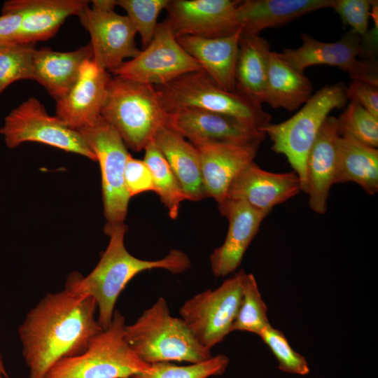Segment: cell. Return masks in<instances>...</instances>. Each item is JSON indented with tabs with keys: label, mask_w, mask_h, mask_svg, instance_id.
Returning <instances> with one entry per match:
<instances>
[{
	"label": "cell",
	"mask_w": 378,
	"mask_h": 378,
	"mask_svg": "<svg viewBox=\"0 0 378 378\" xmlns=\"http://www.w3.org/2000/svg\"><path fill=\"white\" fill-rule=\"evenodd\" d=\"M115 6V0H93L91 8L101 11H113Z\"/></svg>",
	"instance_id": "40"
},
{
	"label": "cell",
	"mask_w": 378,
	"mask_h": 378,
	"mask_svg": "<svg viewBox=\"0 0 378 378\" xmlns=\"http://www.w3.org/2000/svg\"><path fill=\"white\" fill-rule=\"evenodd\" d=\"M127 226L124 223L106 224L104 233L109 237L106 249L98 264L86 276L78 272L69 274L65 288L92 297L98 309V322L103 330L110 325L116 301L126 285L146 270L164 269L180 274L190 268L191 262L183 251L172 249L164 258L146 260L131 255L124 244Z\"/></svg>",
	"instance_id": "2"
},
{
	"label": "cell",
	"mask_w": 378,
	"mask_h": 378,
	"mask_svg": "<svg viewBox=\"0 0 378 378\" xmlns=\"http://www.w3.org/2000/svg\"><path fill=\"white\" fill-rule=\"evenodd\" d=\"M125 183L130 197L154 190L151 172L144 160L129 155L125 169Z\"/></svg>",
	"instance_id": "37"
},
{
	"label": "cell",
	"mask_w": 378,
	"mask_h": 378,
	"mask_svg": "<svg viewBox=\"0 0 378 378\" xmlns=\"http://www.w3.org/2000/svg\"><path fill=\"white\" fill-rule=\"evenodd\" d=\"M241 1L169 0L165 10L176 38H218L241 29L237 7Z\"/></svg>",
	"instance_id": "14"
},
{
	"label": "cell",
	"mask_w": 378,
	"mask_h": 378,
	"mask_svg": "<svg viewBox=\"0 0 378 378\" xmlns=\"http://www.w3.org/2000/svg\"><path fill=\"white\" fill-rule=\"evenodd\" d=\"M155 87L169 113L197 108L232 117L259 130L271 120L270 114L261 104L237 90L223 89L204 70L188 73Z\"/></svg>",
	"instance_id": "6"
},
{
	"label": "cell",
	"mask_w": 378,
	"mask_h": 378,
	"mask_svg": "<svg viewBox=\"0 0 378 378\" xmlns=\"http://www.w3.org/2000/svg\"><path fill=\"white\" fill-rule=\"evenodd\" d=\"M246 273L240 270L217 288L196 294L181 307V318L204 347L211 350L232 332L242 298Z\"/></svg>",
	"instance_id": "8"
},
{
	"label": "cell",
	"mask_w": 378,
	"mask_h": 378,
	"mask_svg": "<svg viewBox=\"0 0 378 378\" xmlns=\"http://www.w3.org/2000/svg\"><path fill=\"white\" fill-rule=\"evenodd\" d=\"M78 17L90 34L92 59L109 73L140 52L135 42L137 32L127 15L98 10L88 5Z\"/></svg>",
	"instance_id": "13"
},
{
	"label": "cell",
	"mask_w": 378,
	"mask_h": 378,
	"mask_svg": "<svg viewBox=\"0 0 378 378\" xmlns=\"http://www.w3.org/2000/svg\"><path fill=\"white\" fill-rule=\"evenodd\" d=\"M167 127L194 146L214 142L261 144L266 136L263 132L236 118L197 108L170 113Z\"/></svg>",
	"instance_id": "15"
},
{
	"label": "cell",
	"mask_w": 378,
	"mask_h": 378,
	"mask_svg": "<svg viewBox=\"0 0 378 378\" xmlns=\"http://www.w3.org/2000/svg\"><path fill=\"white\" fill-rule=\"evenodd\" d=\"M144 161L149 167L153 180L154 190L168 210L172 219L178 216L181 204L187 200L183 190L166 159L155 144L150 142L144 148Z\"/></svg>",
	"instance_id": "29"
},
{
	"label": "cell",
	"mask_w": 378,
	"mask_h": 378,
	"mask_svg": "<svg viewBox=\"0 0 378 378\" xmlns=\"http://www.w3.org/2000/svg\"><path fill=\"white\" fill-rule=\"evenodd\" d=\"M31 43H15L0 48V96L11 83L34 80Z\"/></svg>",
	"instance_id": "33"
},
{
	"label": "cell",
	"mask_w": 378,
	"mask_h": 378,
	"mask_svg": "<svg viewBox=\"0 0 378 378\" xmlns=\"http://www.w3.org/2000/svg\"><path fill=\"white\" fill-rule=\"evenodd\" d=\"M348 182L358 184L370 195L377 193L378 150L340 136L334 184Z\"/></svg>",
	"instance_id": "28"
},
{
	"label": "cell",
	"mask_w": 378,
	"mask_h": 378,
	"mask_svg": "<svg viewBox=\"0 0 378 378\" xmlns=\"http://www.w3.org/2000/svg\"><path fill=\"white\" fill-rule=\"evenodd\" d=\"M295 172L275 173L261 169L254 161L235 176L226 198L243 201L266 214L301 191Z\"/></svg>",
	"instance_id": "18"
},
{
	"label": "cell",
	"mask_w": 378,
	"mask_h": 378,
	"mask_svg": "<svg viewBox=\"0 0 378 378\" xmlns=\"http://www.w3.org/2000/svg\"><path fill=\"white\" fill-rule=\"evenodd\" d=\"M125 318L115 311L108 327L76 356L57 363L45 378H132L149 372L151 365L141 360L125 339Z\"/></svg>",
	"instance_id": "7"
},
{
	"label": "cell",
	"mask_w": 378,
	"mask_h": 378,
	"mask_svg": "<svg viewBox=\"0 0 378 378\" xmlns=\"http://www.w3.org/2000/svg\"><path fill=\"white\" fill-rule=\"evenodd\" d=\"M229 363L230 359L225 354H218L202 362L187 365L159 362L151 364L150 372L132 378H208L223 374Z\"/></svg>",
	"instance_id": "32"
},
{
	"label": "cell",
	"mask_w": 378,
	"mask_h": 378,
	"mask_svg": "<svg viewBox=\"0 0 378 378\" xmlns=\"http://www.w3.org/2000/svg\"><path fill=\"white\" fill-rule=\"evenodd\" d=\"M218 208L220 214L227 219L229 225L224 242L213 251L209 260L213 274L223 277L240 265L267 214L243 201L230 198L218 203Z\"/></svg>",
	"instance_id": "17"
},
{
	"label": "cell",
	"mask_w": 378,
	"mask_h": 378,
	"mask_svg": "<svg viewBox=\"0 0 378 378\" xmlns=\"http://www.w3.org/2000/svg\"><path fill=\"white\" fill-rule=\"evenodd\" d=\"M241 35V29L228 36L218 38L183 36L176 39L212 80L227 91H234Z\"/></svg>",
	"instance_id": "22"
},
{
	"label": "cell",
	"mask_w": 378,
	"mask_h": 378,
	"mask_svg": "<svg viewBox=\"0 0 378 378\" xmlns=\"http://www.w3.org/2000/svg\"><path fill=\"white\" fill-rule=\"evenodd\" d=\"M337 118L328 116L321 125L310 149L306 162L309 205L312 211L324 214L331 186L334 184L337 168Z\"/></svg>",
	"instance_id": "21"
},
{
	"label": "cell",
	"mask_w": 378,
	"mask_h": 378,
	"mask_svg": "<svg viewBox=\"0 0 378 378\" xmlns=\"http://www.w3.org/2000/svg\"><path fill=\"white\" fill-rule=\"evenodd\" d=\"M21 15L17 11L1 13L0 15V48L17 43Z\"/></svg>",
	"instance_id": "39"
},
{
	"label": "cell",
	"mask_w": 378,
	"mask_h": 378,
	"mask_svg": "<svg viewBox=\"0 0 378 378\" xmlns=\"http://www.w3.org/2000/svg\"><path fill=\"white\" fill-rule=\"evenodd\" d=\"M125 339L136 356L148 364L159 362L197 363L211 358L181 318L171 316L162 297L132 324L125 326Z\"/></svg>",
	"instance_id": "4"
},
{
	"label": "cell",
	"mask_w": 378,
	"mask_h": 378,
	"mask_svg": "<svg viewBox=\"0 0 378 378\" xmlns=\"http://www.w3.org/2000/svg\"><path fill=\"white\" fill-rule=\"evenodd\" d=\"M169 0H117L141 39L142 49L151 41L158 26V18Z\"/></svg>",
	"instance_id": "34"
},
{
	"label": "cell",
	"mask_w": 378,
	"mask_h": 378,
	"mask_svg": "<svg viewBox=\"0 0 378 378\" xmlns=\"http://www.w3.org/2000/svg\"><path fill=\"white\" fill-rule=\"evenodd\" d=\"M300 36L302 43L299 48L279 52L295 70L303 72L306 68L315 65L337 66L348 73L352 80L378 85L377 63L358 59L365 54L361 37L351 30L334 42L318 41L304 32Z\"/></svg>",
	"instance_id": "12"
},
{
	"label": "cell",
	"mask_w": 378,
	"mask_h": 378,
	"mask_svg": "<svg viewBox=\"0 0 378 378\" xmlns=\"http://www.w3.org/2000/svg\"><path fill=\"white\" fill-rule=\"evenodd\" d=\"M97 304L88 295L66 288L48 293L18 328L29 378H45L61 360L84 352L102 330Z\"/></svg>",
	"instance_id": "1"
},
{
	"label": "cell",
	"mask_w": 378,
	"mask_h": 378,
	"mask_svg": "<svg viewBox=\"0 0 378 378\" xmlns=\"http://www.w3.org/2000/svg\"><path fill=\"white\" fill-rule=\"evenodd\" d=\"M101 116L122 138L127 148L139 152L156 133L167 127L170 113L154 85L112 76Z\"/></svg>",
	"instance_id": "3"
},
{
	"label": "cell",
	"mask_w": 378,
	"mask_h": 378,
	"mask_svg": "<svg viewBox=\"0 0 378 378\" xmlns=\"http://www.w3.org/2000/svg\"><path fill=\"white\" fill-rule=\"evenodd\" d=\"M346 88L342 82L326 85L312 94L293 116L278 124L270 122L260 130L270 136L272 150L286 158L299 176L301 190L305 193L308 154L330 112L346 104Z\"/></svg>",
	"instance_id": "5"
},
{
	"label": "cell",
	"mask_w": 378,
	"mask_h": 378,
	"mask_svg": "<svg viewBox=\"0 0 378 378\" xmlns=\"http://www.w3.org/2000/svg\"><path fill=\"white\" fill-rule=\"evenodd\" d=\"M200 70H203L201 65L178 42L167 18L158 24L148 46L135 57L123 62L112 74L125 80L158 86Z\"/></svg>",
	"instance_id": "11"
},
{
	"label": "cell",
	"mask_w": 378,
	"mask_h": 378,
	"mask_svg": "<svg viewBox=\"0 0 378 378\" xmlns=\"http://www.w3.org/2000/svg\"><path fill=\"white\" fill-rule=\"evenodd\" d=\"M374 2L371 0H335L332 8L344 24L351 27L352 31L364 37L369 31V20Z\"/></svg>",
	"instance_id": "36"
},
{
	"label": "cell",
	"mask_w": 378,
	"mask_h": 378,
	"mask_svg": "<svg viewBox=\"0 0 378 378\" xmlns=\"http://www.w3.org/2000/svg\"><path fill=\"white\" fill-rule=\"evenodd\" d=\"M8 148L13 149L28 141L49 145L97 161L81 134L58 117L50 115L43 104L29 97L13 109L0 129Z\"/></svg>",
	"instance_id": "10"
},
{
	"label": "cell",
	"mask_w": 378,
	"mask_h": 378,
	"mask_svg": "<svg viewBox=\"0 0 378 378\" xmlns=\"http://www.w3.org/2000/svg\"><path fill=\"white\" fill-rule=\"evenodd\" d=\"M7 377L8 375L6 371L2 354L0 351V378H6Z\"/></svg>",
	"instance_id": "41"
},
{
	"label": "cell",
	"mask_w": 378,
	"mask_h": 378,
	"mask_svg": "<svg viewBox=\"0 0 378 378\" xmlns=\"http://www.w3.org/2000/svg\"><path fill=\"white\" fill-rule=\"evenodd\" d=\"M260 144L214 142L195 146L198 150L206 197L217 203L226 198L235 176L253 162Z\"/></svg>",
	"instance_id": "19"
},
{
	"label": "cell",
	"mask_w": 378,
	"mask_h": 378,
	"mask_svg": "<svg viewBox=\"0 0 378 378\" xmlns=\"http://www.w3.org/2000/svg\"><path fill=\"white\" fill-rule=\"evenodd\" d=\"M337 118L340 137L348 138L377 148L378 118L360 104L351 101Z\"/></svg>",
	"instance_id": "31"
},
{
	"label": "cell",
	"mask_w": 378,
	"mask_h": 378,
	"mask_svg": "<svg viewBox=\"0 0 378 378\" xmlns=\"http://www.w3.org/2000/svg\"><path fill=\"white\" fill-rule=\"evenodd\" d=\"M179 182L187 200L206 197L198 150L173 129L163 127L153 140Z\"/></svg>",
	"instance_id": "24"
},
{
	"label": "cell",
	"mask_w": 378,
	"mask_h": 378,
	"mask_svg": "<svg viewBox=\"0 0 378 378\" xmlns=\"http://www.w3.org/2000/svg\"><path fill=\"white\" fill-rule=\"evenodd\" d=\"M92 57L90 43L69 52L48 47L36 48L33 56L34 80L57 101L73 85L82 64Z\"/></svg>",
	"instance_id": "25"
},
{
	"label": "cell",
	"mask_w": 378,
	"mask_h": 378,
	"mask_svg": "<svg viewBox=\"0 0 378 378\" xmlns=\"http://www.w3.org/2000/svg\"><path fill=\"white\" fill-rule=\"evenodd\" d=\"M88 5L85 0H10L4 3L1 13H20L16 42L34 44L54 36L68 17L78 16Z\"/></svg>",
	"instance_id": "20"
},
{
	"label": "cell",
	"mask_w": 378,
	"mask_h": 378,
	"mask_svg": "<svg viewBox=\"0 0 378 378\" xmlns=\"http://www.w3.org/2000/svg\"><path fill=\"white\" fill-rule=\"evenodd\" d=\"M313 85L304 74L289 65L279 53L270 55L265 102L272 108L293 111L312 97Z\"/></svg>",
	"instance_id": "27"
},
{
	"label": "cell",
	"mask_w": 378,
	"mask_h": 378,
	"mask_svg": "<svg viewBox=\"0 0 378 378\" xmlns=\"http://www.w3.org/2000/svg\"><path fill=\"white\" fill-rule=\"evenodd\" d=\"M99 162L102 174L104 214L106 224L124 223L131 198L125 183V169L130 155L115 130L100 116L77 130Z\"/></svg>",
	"instance_id": "9"
},
{
	"label": "cell",
	"mask_w": 378,
	"mask_h": 378,
	"mask_svg": "<svg viewBox=\"0 0 378 378\" xmlns=\"http://www.w3.org/2000/svg\"><path fill=\"white\" fill-rule=\"evenodd\" d=\"M259 337L274 356L279 370L300 376L309 373L310 369L306 358L292 348L281 330L270 324Z\"/></svg>",
	"instance_id": "35"
},
{
	"label": "cell",
	"mask_w": 378,
	"mask_h": 378,
	"mask_svg": "<svg viewBox=\"0 0 378 378\" xmlns=\"http://www.w3.org/2000/svg\"><path fill=\"white\" fill-rule=\"evenodd\" d=\"M335 0H246L237 7L241 35L287 24L306 14L332 8Z\"/></svg>",
	"instance_id": "23"
},
{
	"label": "cell",
	"mask_w": 378,
	"mask_h": 378,
	"mask_svg": "<svg viewBox=\"0 0 378 378\" xmlns=\"http://www.w3.org/2000/svg\"><path fill=\"white\" fill-rule=\"evenodd\" d=\"M347 99L354 102L378 118V85L352 80L346 86Z\"/></svg>",
	"instance_id": "38"
},
{
	"label": "cell",
	"mask_w": 378,
	"mask_h": 378,
	"mask_svg": "<svg viewBox=\"0 0 378 378\" xmlns=\"http://www.w3.org/2000/svg\"><path fill=\"white\" fill-rule=\"evenodd\" d=\"M6 378H9L8 377H6Z\"/></svg>",
	"instance_id": "42"
},
{
	"label": "cell",
	"mask_w": 378,
	"mask_h": 378,
	"mask_svg": "<svg viewBox=\"0 0 378 378\" xmlns=\"http://www.w3.org/2000/svg\"><path fill=\"white\" fill-rule=\"evenodd\" d=\"M267 307L262 298L254 275L246 273L242 298L232 327V331H244L260 335L270 326Z\"/></svg>",
	"instance_id": "30"
},
{
	"label": "cell",
	"mask_w": 378,
	"mask_h": 378,
	"mask_svg": "<svg viewBox=\"0 0 378 378\" xmlns=\"http://www.w3.org/2000/svg\"><path fill=\"white\" fill-rule=\"evenodd\" d=\"M111 77L92 58L85 60L73 85L56 101V116L75 130L94 123L101 116Z\"/></svg>",
	"instance_id": "16"
},
{
	"label": "cell",
	"mask_w": 378,
	"mask_h": 378,
	"mask_svg": "<svg viewBox=\"0 0 378 378\" xmlns=\"http://www.w3.org/2000/svg\"><path fill=\"white\" fill-rule=\"evenodd\" d=\"M270 52L269 42L260 35H241L235 89L261 105L265 102Z\"/></svg>",
	"instance_id": "26"
}]
</instances>
